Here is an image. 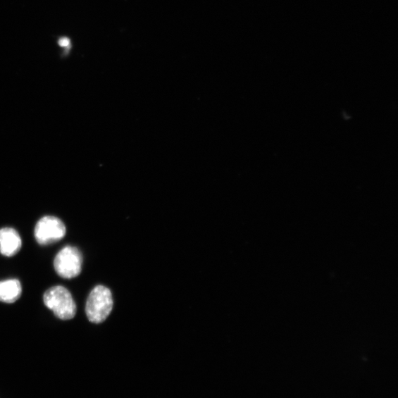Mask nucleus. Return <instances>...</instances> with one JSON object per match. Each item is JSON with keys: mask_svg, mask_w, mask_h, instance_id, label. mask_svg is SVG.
Here are the masks:
<instances>
[{"mask_svg": "<svg viewBox=\"0 0 398 398\" xmlns=\"http://www.w3.org/2000/svg\"><path fill=\"white\" fill-rule=\"evenodd\" d=\"M113 309L111 291L104 285H98L89 294L86 305L89 321L95 324L104 322Z\"/></svg>", "mask_w": 398, "mask_h": 398, "instance_id": "nucleus-1", "label": "nucleus"}, {"mask_svg": "<svg viewBox=\"0 0 398 398\" xmlns=\"http://www.w3.org/2000/svg\"><path fill=\"white\" fill-rule=\"evenodd\" d=\"M44 304L62 321L71 320L76 314V305L72 294L61 285L54 286L44 293Z\"/></svg>", "mask_w": 398, "mask_h": 398, "instance_id": "nucleus-2", "label": "nucleus"}, {"mask_svg": "<svg viewBox=\"0 0 398 398\" xmlns=\"http://www.w3.org/2000/svg\"><path fill=\"white\" fill-rule=\"evenodd\" d=\"M83 258L81 251L73 247L63 248L54 261L57 274L63 278L71 279L82 272Z\"/></svg>", "mask_w": 398, "mask_h": 398, "instance_id": "nucleus-3", "label": "nucleus"}, {"mask_svg": "<svg viewBox=\"0 0 398 398\" xmlns=\"http://www.w3.org/2000/svg\"><path fill=\"white\" fill-rule=\"evenodd\" d=\"M35 234L37 242L46 246L61 241L66 235V228L59 218L45 216L37 223Z\"/></svg>", "mask_w": 398, "mask_h": 398, "instance_id": "nucleus-4", "label": "nucleus"}, {"mask_svg": "<svg viewBox=\"0 0 398 398\" xmlns=\"http://www.w3.org/2000/svg\"><path fill=\"white\" fill-rule=\"evenodd\" d=\"M22 240L19 233L12 228L0 230V252L6 257H12L19 252Z\"/></svg>", "mask_w": 398, "mask_h": 398, "instance_id": "nucleus-5", "label": "nucleus"}, {"mask_svg": "<svg viewBox=\"0 0 398 398\" xmlns=\"http://www.w3.org/2000/svg\"><path fill=\"white\" fill-rule=\"evenodd\" d=\"M22 286L18 280L13 279L0 282V301L13 304L21 296Z\"/></svg>", "mask_w": 398, "mask_h": 398, "instance_id": "nucleus-6", "label": "nucleus"}, {"mask_svg": "<svg viewBox=\"0 0 398 398\" xmlns=\"http://www.w3.org/2000/svg\"><path fill=\"white\" fill-rule=\"evenodd\" d=\"M59 44L61 46L63 47H67L70 45V40L68 38H62L60 41H59Z\"/></svg>", "mask_w": 398, "mask_h": 398, "instance_id": "nucleus-7", "label": "nucleus"}]
</instances>
